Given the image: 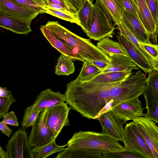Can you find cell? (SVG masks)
<instances>
[{"instance_id":"7","label":"cell","mask_w":158,"mask_h":158,"mask_svg":"<svg viewBox=\"0 0 158 158\" xmlns=\"http://www.w3.org/2000/svg\"><path fill=\"white\" fill-rule=\"evenodd\" d=\"M100 122L102 133L118 141L124 143V129L126 121L119 118L110 109L95 118Z\"/></svg>"},{"instance_id":"37","label":"cell","mask_w":158,"mask_h":158,"mask_svg":"<svg viewBox=\"0 0 158 158\" xmlns=\"http://www.w3.org/2000/svg\"><path fill=\"white\" fill-rule=\"evenodd\" d=\"M2 118V121L7 124L16 127L19 125L18 118L15 112L13 111L7 112Z\"/></svg>"},{"instance_id":"12","label":"cell","mask_w":158,"mask_h":158,"mask_svg":"<svg viewBox=\"0 0 158 158\" xmlns=\"http://www.w3.org/2000/svg\"><path fill=\"white\" fill-rule=\"evenodd\" d=\"M0 14L31 23L39 14L11 0H0Z\"/></svg>"},{"instance_id":"42","label":"cell","mask_w":158,"mask_h":158,"mask_svg":"<svg viewBox=\"0 0 158 158\" xmlns=\"http://www.w3.org/2000/svg\"><path fill=\"white\" fill-rule=\"evenodd\" d=\"M45 2V5L48 3H51L60 6L68 8L64 0H46Z\"/></svg>"},{"instance_id":"28","label":"cell","mask_w":158,"mask_h":158,"mask_svg":"<svg viewBox=\"0 0 158 158\" xmlns=\"http://www.w3.org/2000/svg\"><path fill=\"white\" fill-rule=\"evenodd\" d=\"M55 158H102L100 153L90 152L80 150L71 149L67 148L58 153Z\"/></svg>"},{"instance_id":"45","label":"cell","mask_w":158,"mask_h":158,"mask_svg":"<svg viewBox=\"0 0 158 158\" xmlns=\"http://www.w3.org/2000/svg\"><path fill=\"white\" fill-rule=\"evenodd\" d=\"M153 70L158 71V57L153 60Z\"/></svg>"},{"instance_id":"40","label":"cell","mask_w":158,"mask_h":158,"mask_svg":"<svg viewBox=\"0 0 158 158\" xmlns=\"http://www.w3.org/2000/svg\"><path fill=\"white\" fill-rule=\"evenodd\" d=\"M102 70H105L109 65V63L104 61L87 59Z\"/></svg>"},{"instance_id":"49","label":"cell","mask_w":158,"mask_h":158,"mask_svg":"<svg viewBox=\"0 0 158 158\" xmlns=\"http://www.w3.org/2000/svg\"><path fill=\"white\" fill-rule=\"evenodd\" d=\"M43 0L45 2V0Z\"/></svg>"},{"instance_id":"19","label":"cell","mask_w":158,"mask_h":158,"mask_svg":"<svg viewBox=\"0 0 158 158\" xmlns=\"http://www.w3.org/2000/svg\"><path fill=\"white\" fill-rule=\"evenodd\" d=\"M92 0H83L82 7L77 13L81 27L86 33L94 21Z\"/></svg>"},{"instance_id":"18","label":"cell","mask_w":158,"mask_h":158,"mask_svg":"<svg viewBox=\"0 0 158 158\" xmlns=\"http://www.w3.org/2000/svg\"><path fill=\"white\" fill-rule=\"evenodd\" d=\"M31 23L0 14V26L17 34L26 35L32 31Z\"/></svg>"},{"instance_id":"4","label":"cell","mask_w":158,"mask_h":158,"mask_svg":"<svg viewBox=\"0 0 158 158\" xmlns=\"http://www.w3.org/2000/svg\"><path fill=\"white\" fill-rule=\"evenodd\" d=\"M93 22L89 30L85 33L91 39L99 41L114 35L115 23L106 7L101 0H96L93 5Z\"/></svg>"},{"instance_id":"26","label":"cell","mask_w":158,"mask_h":158,"mask_svg":"<svg viewBox=\"0 0 158 158\" xmlns=\"http://www.w3.org/2000/svg\"><path fill=\"white\" fill-rule=\"evenodd\" d=\"M114 20V23L123 21L125 8L122 0H101Z\"/></svg>"},{"instance_id":"16","label":"cell","mask_w":158,"mask_h":158,"mask_svg":"<svg viewBox=\"0 0 158 158\" xmlns=\"http://www.w3.org/2000/svg\"><path fill=\"white\" fill-rule=\"evenodd\" d=\"M122 20L127 28L139 42L152 44L148 33L139 17L125 10Z\"/></svg>"},{"instance_id":"9","label":"cell","mask_w":158,"mask_h":158,"mask_svg":"<svg viewBox=\"0 0 158 158\" xmlns=\"http://www.w3.org/2000/svg\"><path fill=\"white\" fill-rule=\"evenodd\" d=\"M71 109L66 102L48 109L46 114V123L56 138L63 127L70 125L68 117Z\"/></svg>"},{"instance_id":"48","label":"cell","mask_w":158,"mask_h":158,"mask_svg":"<svg viewBox=\"0 0 158 158\" xmlns=\"http://www.w3.org/2000/svg\"><path fill=\"white\" fill-rule=\"evenodd\" d=\"M157 1L158 5V0H157Z\"/></svg>"},{"instance_id":"20","label":"cell","mask_w":158,"mask_h":158,"mask_svg":"<svg viewBox=\"0 0 158 158\" xmlns=\"http://www.w3.org/2000/svg\"><path fill=\"white\" fill-rule=\"evenodd\" d=\"M143 95L147 112L143 113L142 116L152 120L158 124V100L148 85Z\"/></svg>"},{"instance_id":"5","label":"cell","mask_w":158,"mask_h":158,"mask_svg":"<svg viewBox=\"0 0 158 158\" xmlns=\"http://www.w3.org/2000/svg\"><path fill=\"white\" fill-rule=\"evenodd\" d=\"M125 149L140 155L143 158H156L146 143L137 123L133 120L124 128Z\"/></svg>"},{"instance_id":"35","label":"cell","mask_w":158,"mask_h":158,"mask_svg":"<svg viewBox=\"0 0 158 158\" xmlns=\"http://www.w3.org/2000/svg\"><path fill=\"white\" fill-rule=\"evenodd\" d=\"M151 11L155 24L158 27V5L157 0H145Z\"/></svg>"},{"instance_id":"31","label":"cell","mask_w":158,"mask_h":158,"mask_svg":"<svg viewBox=\"0 0 158 158\" xmlns=\"http://www.w3.org/2000/svg\"><path fill=\"white\" fill-rule=\"evenodd\" d=\"M102 154L105 158H143L141 156L126 149L123 150L104 152Z\"/></svg>"},{"instance_id":"23","label":"cell","mask_w":158,"mask_h":158,"mask_svg":"<svg viewBox=\"0 0 158 158\" xmlns=\"http://www.w3.org/2000/svg\"><path fill=\"white\" fill-rule=\"evenodd\" d=\"M120 31V34L131 42L146 58L153 68V58L140 44L137 39L132 34L126 26L123 21L115 23Z\"/></svg>"},{"instance_id":"30","label":"cell","mask_w":158,"mask_h":158,"mask_svg":"<svg viewBox=\"0 0 158 158\" xmlns=\"http://www.w3.org/2000/svg\"><path fill=\"white\" fill-rule=\"evenodd\" d=\"M17 4L35 10L40 14L44 13L42 6L45 5L43 0H11Z\"/></svg>"},{"instance_id":"38","label":"cell","mask_w":158,"mask_h":158,"mask_svg":"<svg viewBox=\"0 0 158 158\" xmlns=\"http://www.w3.org/2000/svg\"><path fill=\"white\" fill-rule=\"evenodd\" d=\"M122 1L125 10L139 17L137 7L135 0H122Z\"/></svg>"},{"instance_id":"1","label":"cell","mask_w":158,"mask_h":158,"mask_svg":"<svg viewBox=\"0 0 158 158\" xmlns=\"http://www.w3.org/2000/svg\"><path fill=\"white\" fill-rule=\"evenodd\" d=\"M118 82L81 81L75 79L67 84L65 101L81 116L95 119L109 102L115 100L116 85Z\"/></svg>"},{"instance_id":"21","label":"cell","mask_w":158,"mask_h":158,"mask_svg":"<svg viewBox=\"0 0 158 158\" xmlns=\"http://www.w3.org/2000/svg\"><path fill=\"white\" fill-rule=\"evenodd\" d=\"M132 74L131 70L101 73L88 81L102 83H114L123 81Z\"/></svg>"},{"instance_id":"24","label":"cell","mask_w":158,"mask_h":158,"mask_svg":"<svg viewBox=\"0 0 158 158\" xmlns=\"http://www.w3.org/2000/svg\"><path fill=\"white\" fill-rule=\"evenodd\" d=\"M97 46L106 54H118L129 57L127 52L119 42L110 39L109 36H107L99 40Z\"/></svg>"},{"instance_id":"11","label":"cell","mask_w":158,"mask_h":158,"mask_svg":"<svg viewBox=\"0 0 158 158\" xmlns=\"http://www.w3.org/2000/svg\"><path fill=\"white\" fill-rule=\"evenodd\" d=\"M65 96L60 92H54L48 88L41 91L37 96L33 104L27 107L24 113L35 111L41 112L46 108H49L64 103Z\"/></svg>"},{"instance_id":"41","label":"cell","mask_w":158,"mask_h":158,"mask_svg":"<svg viewBox=\"0 0 158 158\" xmlns=\"http://www.w3.org/2000/svg\"><path fill=\"white\" fill-rule=\"evenodd\" d=\"M0 130L1 132L8 137L12 134V130L7 126V124L3 121L0 122Z\"/></svg>"},{"instance_id":"6","label":"cell","mask_w":158,"mask_h":158,"mask_svg":"<svg viewBox=\"0 0 158 158\" xmlns=\"http://www.w3.org/2000/svg\"><path fill=\"white\" fill-rule=\"evenodd\" d=\"M48 108L44 109L36 118L29 133L28 142L31 148L47 144L56 138L48 128L46 114Z\"/></svg>"},{"instance_id":"36","label":"cell","mask_w":158,"mask_h":158,"mask_svg":"<svg viewBox=\"0 0 158 158\" xmlns=\"http://www.w3.org/2000/svg\"><path fill=\"white\" fill-rule=\"evenodd\" d=\"M141 46L152 57L153 60L158 57V45L139 42Z\"/></svg>"},{"instance_id":"43","label":"cell","mask_w":158,"mask_h":158,"mask_svg":"<svg viewBox=\"0 0 158 158\" xmlns=\"http://www.w3.org/2000/svg\"><path fill=\"white\" fill-rule=\"evenodd\" d=\"M10 91L7 90L6 87H0V97L6 98L8 97Z\"/></svg>"},{"instance_id":"15","label":"cell","mask_w":158,"mask_h":158,"mask_svg":"<svg viewBox=\"0 0 158 158\" xmlns=\"http://www.w3.org/2000/svg\"><path fill=\"white\" fill-rule=\"evenodd\" d=\"M117 37L129 57L139 68L146 73L153 70L152 67L145 56L131 42L120 34L117 35Z\"/></svg>"},{"instance_id":"29","label":"cell","mask_w":158,"mask_h":158,"mask_svg":"<svg viewBox=\"0 0 158 158\" xmlns=\"http://www.w3.org/2000/svg\"><path fill=\"white\" fill-rule=\"evenodd\" d=\"M102 72V70L100 69L85 60L84 62L81 71L76 79L81 81H88Z\"/></svg>"},{"instance_id":"27","label":"cell","mask_w":158,"mask_h":158,"mask_svg":"<svg viewBox=\"0 0 158 158\" xmlns=\"http://www.w3.org/2000/svg\"><path fill=\"white\" fill-rule=\"evenodd\" d=\"M73 60L68 56L63 54L60 55L56 66L55 74L58 76H69L73 73L75 67Z\"/></svg>"},{"instance_id":"25","label":"cell","mask_w":158,"mask_h":158,"mask_svg":"<svg viewBox=\"0 0 158 158\" xmlns=\"http://www.w3.org/2000/svg\"><path fill=\"white\" fill-rule=\"evenodd\" d=\"M44 13H47L62 20L75 23L81 27L80 22L77 13L70 11H65L59 10L50 7L46 5L42 6Z\"/></svg>"},{"instance_id":"32","label":"cell","mask_w":158,"mask_h":158,"mask_svg":"<svg viewBox=\"0 0 158 158\" xmlns=\"http://www.w3.org/2000/svg\"><path fill=\"white\" fill-rule=\"evenodd\" d=\"M16 102V100L13 97L11 90L7 97H0V118L8 112L9 108L13 103Z\"/></svg>"},{"instance_id":"22","label":"cell","mask_w":158,"mask_h":158,"mask_svg":"<svg viewBox=\"0 0 158 158\" xmlns=\"http://www.w3.org/2000/svg\"><path fill=\"white\" fill-rule=\"evenodd\" d=\"M55 139L49 143L39 147L32 148L34 158H45L51 155L59 153L64 150L67 144L62 146L57 145Z\"/></svg>"},{"instance_id":"13","label":"cell","mask_w":158,"mask_h":158,"mask_svg":"<svg viewBox=\"0 0 158 158\" xmlns=\"http://www.w3.org/2000/svg\"><path fill=\"white\" fill-rule=\"evenodd\" d=\"M113 112L125 121L134 120L142 116L143 108L139 97L121 102L110 108Z\"/></svg>"},{"instance_id":"44","label":"cell","mask_w":158,"mask_h":158,"mask_svg":"<svg viewBox=\"0 0 158 158\" xmlns=\"http://www.w3.org/2000/svg\"><path fill=\"white\" fill-rule=\"evenodd\" d=\"M0 158H10L8 151L7 150L5 151L1 146L0 147Z\"/></svg>"},{"instance_id":"10","label":"cell","mask_w":158,"mask_h":158,"mask_svg":"<svg viewBox=\"0 0 158 158\" xmlns=\"http://www.w3.org/2000/svg\"><path fill=\"white\" fill-rule=\"evenodd\" d=\"M134 121L149 148L156 158H158V126L153 120L143 116Z\"/></svg>"},{"instance_id":"39","label":"cell","mask_w":158,"mask_h":158,"mask_svg":"<svg viewBox=\"0 0 158 158\" xmlns=\"http://www.w3.org/2000/svg\"><path fill=\"white\" fill-rule=\"evenodd\" d=\"M67 7L71 12L75 13L82 7L83 0H66Z\"/></svg>"},{"instance_id":"2","label":"cell","mask_w":158,"mask_h":158,"mask_svg":"<svg viewBox=\"0 0 158 158\" xmlns=\"http://www.w3.org/2000/svg\"><path fill=\"white\" fill-rule=\"evenodd\" d=\"M40 30L51 45L61 54L76 60L78 54L84 59L104 61L109 63L107 55L89 39L83 38L68 30L57 21H48L41 25Z\"/></svg>"},{"instance_id":"14","label":"cell","mask_w":158,"mask_h":158,"mask_svg":"<svg viewBox=\"0 0 158 158\" xmlns=\"http://www.w3.org/2000/svg\"><path fill=\"white\" fill-rule=\"evenodd\" d=\"M139 17L148 33L152 44L157 43V27L145 0H135Z\"/></svg>"},{"instance_id":"46","label":"cell","mask_w":158,"mask_h":158,"mask_svg":"<svg viewBox=\"0 0 158 158\" xmlns=\"http://www.w3.org/2000/svg\"><path fill=\"white\" fill-rule=\"evenodd\" d=\"M64 1L65 3V4H66V6H67V3H66V0H64Z\"/></svg>"},{"instance_id":"17","label":"cell","mask_w":158,"mask_h":158,"mask_svg":"<svg viewBox=\"0 0 158 158\" xmlns=\"http://www.w3.org/2000/svg\"><path fill=\"white\" fill-rule=\"evenodd\" d=\"M110 59L109 65L101 73L138 69V66L128 56L115 54H107Z\"/></svg>"},{"instance_id":"34","label":"cell","mask_w":158,"mask_h":158,"mask_svg":"<svg viewBox=\"0 0 158 158\" xmlns=\"http://www.w3.org/2000/svg\"><path fill=\"white\" fill-rule=\"evenodd\" d=\"M41 112L35 111L31 112L24 113L21 125L25 128L32 127Z\"/></svg>"},{"instance_id":"8","label":"cell","mask_w":158,"mask_h":158,"mask_svg":"<svg viewBox=\"0 0 158 158\" xmlns=\"http://www.w3.org/2000/svg\"><path fill=\"white\" fill-rule=\"evenodd\" d=\"M5 147L10 158H34L26 128L23 127L14 132Z\"/></svg>"},{"instance_id":"33","label":"cell","mask_w":158,"mask_h":158,"mask_svg":"<svg viewBox=\"0 0 158 158\" xmlns=\"http://www.w3.org/2000/svg\"><path fill=\"white\" fill-rule=\"evenodd\" d=\"M147 85L158 100V71L153 70L148 73Z\"/></svg>"},{"instance_id":"47","label":"cell","mask_w":158,"mask_h":158,"mask_svg":"<svg viewBox=\"0 0 158 158\" xmlns=\"http://www.w3.org/2000/svg\"><path fill=\"white\" fill-rule=\"evenodd\" d=\"M157 34L158 36V27H157Z\"/></svg>"},{"instance_id":"3","label":"cell","mask_w":158,"mask_h":158,"mask_svg":"<svg viewBox=\"0 0 158 158\" xmlns=\"http://www.w3.org/2000/svg\"><path fill=\"white\" fill-rule=\"evenodd\" d=\"M66 144L68 148L102 154L125 149L118 141L102 133L91 131L75 133Z\"/></svg>"}]
</instances>
